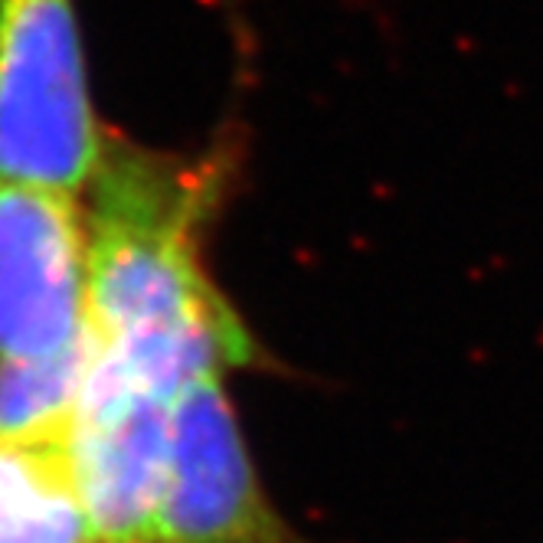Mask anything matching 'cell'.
Instances as JSON below:
<instances>
[{"mask_svg":"<svg viewBox=\"0 0 543 543\" xmlns=\"http://www.w3.org/2000/svg\"><path fill=\"white\" fill-rule=\"evenodd\" d=\"M89 187L92 361L164 400L255 361L252 334L200 255L216 190L207 171L105 142Z\"/></svg>","mask_w":543,"mask_h":543,"instance_id":"6da1fadb","label":"cell"},{"mask_svg":"<svg viewBox=\"0 0 543 543\" xmlns=\"http://www.w3.org/2000/svg\"><path fill=\"white\" fill-rule=\"evenodd\" d=\"M89 373V337L56 357L0 361V442L66 435Z\"/></svg>","mask_w":543,"mask_h":543,"instance_id":"52a82bcc","label":"cell"},{"mask_svg":"<svg viewBox=\"0 0 543 543\" xmlns=\"http://www.w3.org/2000/svg\"><path fill=\"white\" fill-rule=\"evenodd\" d=\"M66 435L0 442V543H99Z\"/></svg>","mask_w":543,"mask_h":543,"instance_id":"8992f818","label":"cell"},{"mask_svg":"<svg viewBox=\"0 0 543 543\" xmlns=\"http://www.w3.org/2000/svg\"><path fill=\"white\" fill-rule=\"evenodd\" d=\"M89 337V232L76 193L0 181V361H40Z\"/></svg>","mask_w":543,"mask_h":543,"instance_id":"3957f363","label":"cell"},{"mask_svg":"<svg viewBox=\"0 0 543 543\" xmlns=\"http://www.w3.org/2000/svg\"><path fill=\"white\" fill-rule=\"evenodd\" d=\"M167 543H302L262 491L223 377H203L171 402Z\"/></svg>","mask_w":543,"mask_h":543,"instance_id":"5b68a950","label":"cell"},{"mask_svg":"<svg viewBox=\"0 0 543 543\" xmlns=\"http://www.w3.org/2000/svg\"><path fill=\"white\" fill-rule=\"evenodd\" d=\"M105 138L72 0H0V181L76 193Z\"/></svg>","mask_w":543,"mask_h":543,"instance_id":"7a4b0ae2","label":"cell"},{"mask_svg":"<svg viewBox=\"0 0 543 543\" xmlns=\"http://www.w3.org/2000/svg\"><path fill=\"white\" fill-rule=\"evenodd\" d=\"M171 402L95 363L89 351L66 445L99 543H167Z\"/></svg>","mask_w":543,"mask_h":543,"instance_id":"277c9868","label":"cell"}]
</instances>
